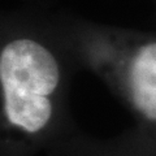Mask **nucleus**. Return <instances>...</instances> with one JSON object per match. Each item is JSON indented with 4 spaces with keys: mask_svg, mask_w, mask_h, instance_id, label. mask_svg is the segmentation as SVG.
<instances>
[{
    "mask_svg": "<svg viewBox=\"0 0 156 156\" xmlns=\"http://www.w3.org/2000/svg\"><path fill=\"white\" fill-rule=\"evenodd\" d=\"M129 85L136 109L156 121V42L142 46L129 68Z\"/></svg>",
    "mask_w": 156,
    "mask_h": 156,
    "instance_id": "obj_2",
    "label": "nucleus"
},
{
    "mask_svg": "<svg viewBox=\"0 0 156 156\" xmlns=\"http://www.w3.org/2000/svg\"><path fill=\"white\" fill-rule=\"evenodd\" d=\"M58 66L52 53L31 39H16L0 55V81L5 115L13 125L35 133L52 113L48 95L58 83Z\"/></svg>",
    "mask_w": 156,
    "mask_h": 156,
    "instance_id": "obj_1",
    "label": "nucleus"
}]
</instances>
